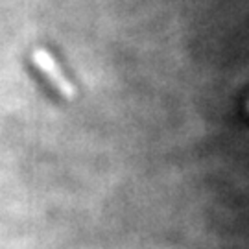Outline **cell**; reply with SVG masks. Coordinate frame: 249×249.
<instances>
[{"label": "cell", "mask_w": 249, "mask_h": 249, "mask_svg": "<svg viewBox=\"0 0 249 249\" xmlns=\"http://www.w3.org/2000/svg\"><path fill=\"white\" fill-rule=\"evenodd\" d=\"M30 61L46 81L61 98L65 100H74L78 96V89L72 83V80L65 74L63 67L59 61L53 57V53L50 50H46L43 46H37L30 53Z\"/></svg>", "instance_id": "1"}, {"label": "cell", "mask_w": 249, "mask_h": 249, "mask_svg": "<svg viewBox=\"0 0 249 249\" xmlns=\"http://www.w3.org/2000/svg\"><path fill=\"white\" fill-rule=\"evenodd\" d=\"M248 111H249V100H248Z\"/></svg>", "instance_id": "2"}]
</instances>
